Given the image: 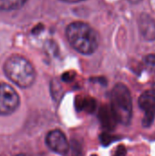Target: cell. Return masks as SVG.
Instances as JSON below:
<instances>
[{
    "label": "cell",
    "instance_id": "cell-3",
    "mask_svg": "<svg viewBox=\"0 0 155 156\" xmlns=\"http://www.w3.org/2000/svg\"><path fill=\"white\" fill-rule=\"evenodd\" d=\"M111 109L118 122L129 125L132 117V99L129 88L123 83L116 84L111 93Z\"/></svg>",
    "mask_w": 155,
    "mask_h": 156
},
{
    "label": "cell",
    "instance_id": "cell-2",
    "mask_svg": "<svg viewBox=\"0 0 155 156\" xmlns=\"http://www.w3.org/2000/svg\"><path fill=\"white\" fill-rule=\"evenodd\" d=\"M4 72L10 81L23 89L32 86L36 80L34 67L26 58L19 55L11 56L6 59Z\"/></svg>",
    "mask_w": 155,
    "mask_h": 156
},
{
    "label": "cell",
    "instance_id": "cell-16",
    "mask_svg": "<svg viewBox=\"0 0 155 156\" xmlns=\"http://www.w3.org/2000/svg\"><path fill=\"white\" fill-rule=\"evenodd\" d=\"M131 4H133V5H135V4H139L140 2H142L143 0H128Z\"/></svg>",
    "mask_w": 155,
    "mask_h": 156
},
{
    "label": "cell",
    "instance_id": "cell-11",
    "mask_svg": "<svg viewBox=\"0 0 155 156\" xmlns=\"http://www.w3.org/2000/svg\"><path fill=\"white\" fill-rule=\"evenodd\" d=\"M100 142H101V144L103 146H108L110 145L111 143L117 141V140H120L121 137H117V136H114V135H111L108 133H101V135L100 136Z\"/></svg>",
    "mask_w": 155,
    "mask_h": 156
},
{
    "label": "cell",
    "instance_id": "cell-14",
    "mask_svg": "<svg viewBox=\"0 0 155 156\" xmlns=\"http://www.w3.org/2000/svg\"><path fill=\"white\" fill-rule=\"evenodd\" d=\"M73 78H74V76H70V73H69V72H67V73H65V74L62 76V80H63L64 81H67V82L71 81V80H73Z\"/></svg>",
    "mask_w": 155,
    "mask_h": 156
},
{
    "label": "cell",
    "instance_id": "cell-7",
    "mask_svg": "<svg viewBox=\"0 0 155 156\" xmlns=\"http://www.w3.org/2000/svg\"><path fill=\"white\" fill-rule=\"evenodd\" d=\"M139 29L147 41L155 40V20L148 14H142L139 18Z\"/></svg>",
    "mask_w": 155,
    "mask_h": 156
},
{
    "label": "cell",
    "instance_id": "cell-8",
    "mask_svg": "<svg viewBox=\"0 0 155 156\" xmlns=\"http://www.w3.org/2000/svg\"><path fill=\"white\" fill-rule=\"evenodd\" d=\"M99 119L104 129L111 132L113 131L118 123L110 105H103L99 111Z\"/></svg>",
    "mask_w": 155,
    "mask_h": 156
},
{
    "label": "cell",
    "instance_id": "cell-5",
    "mask_svg": "<svg viewBox=\"0 0 155 156\" xmlns=\"http://www.w3.org/2000/svg\"><path fill=\"white\" fill-rule=\"evenodd\" d=\"M139 107L144 112V117L142 121L143 128H149L155 120V90H145L141 94L138 100Z\"/></svg>",
    "mask_w": 155,
    "mask_h": 156
},
{
    "label": "cell",
    "instance_id": "cell-15",
    "mask_svg": "<svg viewBox=\"0 0 155 156\" xmlns=\"http://www.w3.org/2000/svg\"><path fill=\"white\" fill-rule=\"evenodd\" d=\"M61 1L66 2V3H79V2L85 1V0H61Z\"/></svg>",
    "mask_w": 155,
    "mask_h": 156
},
{
    "label": "cell",
    "instance_id": "cell-12",
    "mask_svg": "<svg viewBox=\"0 0 155 156\" xmlns=\"http://www.w3.org/2000/svg\"><path fill=\"white\" fill-rule=\"evenodd\" d=\"M144 64L145 67L151 71V72H154L155 71V54H150L147 55L144 58Z\"/></svg>",
    "mask_w": 155,
    "mask_h": 156
},
{
    "label": "cell",
    "instance_id": "cell-9",
    "mask_svg": "<svg viewBox=\"0 0 155 156\" xmlns=\"http://www.w3.org/2000/svg\"><path fill=\"white\" fill-rule=\"evenodd\" d=\"M96 101L90 97H78L75 101V105L78 111L92 113L96 110Z\"/></svg>",
    "mask_w": 155,
    "mask_h": 156
},
{
    "label": "cell",
    "instance_id": "cell-1",
    "mask_svg": "<svg viewBox=\"0 0 155 156\" xmlns=\"http://www.w3.org/2000/svg\"><path fill=\"white\" fill-rule=\"evenodd\" d=\"M66 37L70 46L83 55L94 53L99 45L96 31L90 25L81 21L70 23L67 27Z\"/></svg>",
    "mask_w": 155,
    "mask_h": 156
},
{
    "label": "cell",
    "instance_id": "cell-6",
    "mask_svg": "<svg viewBox=\"0 0 155 156\" xmlns=\"http://www.w3.org/2000/svg\"><path fill=\"white\" fill-rule=\"evenodd\" d=\"M47 146L54 153L66 156L69 151V144L65 134L59 130H53L46 136Z\"/></svg>",
    "mask_w": 155,
    "mask_h": 156
},
{
    "label": "cell",
    "instance_id": "cell-10",
    "mask_svg": "<svg viewBox=\"0 0 155 156\" xmlns=\"http://www.w3.org/2000/svg\"><path fill=\"white\" fill-rule=\"evenodd\" d=\"M27 0H0V10L12 11L20 8Z\"/></svg>",
    "mask_w": 155,
    "mask_h": 156
},
{
    "label": "cell",
    "instance_id": "cell-13",
    "mask_svg": "<svg viewBox=\"0 0 155 156\" xmlns=\"http://www.w3.org/2000/svg\"><path fill=\"white\" fill-rule=\"evenodd\" d=\"M126 154H127L126 147L123 144H121L116 148V150H115L112 156H126Z\"/></svg>",
    "mask_w": 155,
    "mask_h": 156
},
{
    "label": "cell",
    "instance_id": "cell-4",
    "mask_svg": "<svg viewBox=\"0 0 155 156\" xmlns=\"http://www.w3.org/2000/svg\"><path fill=\"white\" fill-rule=\"evenodd\" d=\"M17 92L8 84L0 82V115H9L19 106Z\"/></svg>",
    "mask_w": 155,
    "mask_h": 156
}]
</instances>
